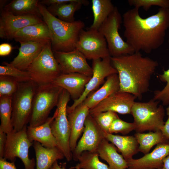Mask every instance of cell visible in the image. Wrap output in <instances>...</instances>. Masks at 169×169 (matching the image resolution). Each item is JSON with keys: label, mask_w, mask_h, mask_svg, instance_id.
I'll list each match as a JSON object with an SVG mask.
<instances>
[{"label": "cell", "mask_w": 169, "mask_h": 169, "mask_svg": "<svg viewBox=\"0 0 169 169\" xmlns=\"http://www.w3.org/2000/svg\"><path fill=\"white\" fill-rule=\"evenodd\" d=\"M135 8L122 16L126 42L135 52L142 51L149 54L163 44L169 28V8H160L155 14L142 18Z\"/></svg>", "instance_id": "cell-1"}, {"label": "cell", "mask_w": 169, "mask_h": 169, "mask_svg": "<svg viewBox=\"0 0 169 169\" xmlns=\"http://www.w3.org/2000/svg\"><path fill=\"white\" fill-rule=\"evenodd\" d=\"M112 65L117 72L119 91L130 93L141 100L149 90L150 80L158 66V62L140 52L111 57Z\"/></svg>", "instance_id": "cell-2"}, {"label": "cell", "mask_w": 169, "mask_h": 169, "mask_svg": "<svg viewBox=\"0 0 169 169\" xmlns=\"http://www.w3.org/2000/svg\"><path fill=\"white\" fill-rule=\"evenodd\" d=\"M38 8L49 29L53 51L67 52L74 49L84 23L80 20L72 22L62 21L52 15L39 1Z\"/></svg>", "instance_id": "cell-3"}, {"label": "cell", "mask_w": 169, "mask_h": 169, "mask_svg": "<svg viewBox=\"0 0 169 169\" xmlns=\"http://www.w3.org/2000/svg\"><path fill=\"white\" fill-rule=\"evenodd\" d=\"M38 86L32 80L19 82L18 89L12 98L11 121L14 131H19L27 127Z\"/></svg>", "instance_id": "cell-4"}, {"label": "cell", "mask_w": 169, "mask_h": 169, "mask_svg": "<svg viewBox=\"0 0 169 169\" xmlns=\"http://www.w3.org/2000/svg\"><path fill=\"white\" fill-rule=\"evenodd\" d=\"M160 101L153 99L146 102H135L131 114L134 118L137 132L161 131L165 122V110Z\"/></svg>", "instance_id": "cell-5"}, {"label": "cell", "mask_w": 169, "mask_h": 169, "mask_svg": "<svg viewBox=\"0 0 169 169\" xmlns=\"http://www.w3.org/2000/svg\"><path fill=\"white\" fill-rule=\"evenodd\" d=\"M63 90L53 83L38 86L33 99L29 126H38L46 121L51 110L57 106Z\"/></svg>", "instance_id": "cell-6"}, {"label": "cell", "mask_w": 169, "mask_h": 169, "mask_svg": "<svg viewBox=\"0 0 169 169\" xmlns=\"http://www.w3.org/2000/svg\"><path fill=\"white\" fill-rule=\"evenodd\" d=\"M38 85L52 83L62 73L52 49L51 41L45 46L26 69Z\"/></svg>", "instance_id": "cell-7"}, {"label": "cell", "mask_w": 169, "mask_h": 169, "mask_svg": "<svg viewBox=\"0 0 169 169\" xmlns=\"http://www.w3.org/2000/svg\"><path fill=\"white\" fill-rule=\"evenodd\" d=\"M70 98L69 93L63 89L56 106V116L50 124L58 147L62 151L68 161L73 158V153L69 145L71 129L67 111V105Z\"/></svg>", "instance_id": "cell-8"}, {"label": "cell", "mask_w": 169, "mask_h": 169, "mask_svg": "<svg viewBox=\"0 0 169 169\" xmlns=\"http://www.w3.org/2000/svg\"><path fill=\"white\" fill-rule=\"evenodd\" d=\"M122 23V18L116 7L102 23L98 30L107 42L110 56L116 57L134 53L133 49L122 38L119 29Z\"/></svg>", "instance_id": "cell-9"}, {"label": "cell", "mask_w": 169, "mask_h": 169, "mask_svg": "<svg viewBox=\"0 0 169 169\" xmlns=\"http://www.w3.org/2000/svg\"><path fill=\"white\" fill-rule=\"evenodd\" d=\"M27 128L17 132L13 130L7 134L3 157L11 162H14L16 157L19 158L24 164V169H35L34 158L30 159L29 157V149L33 145V142L28 138Z\"/></svg>", "instance_id": "cell-10"}, {"label": "cell", "mask_w": 169, "mask_h": 169, "mask_svg": "<svg viewBox=\"0 0 169 169\" xmlns=\"http://www.w3.org/2000/svg\"><path fill=\"white\" fill-rule=\"evenodd\" d=\"M75 49L88 59H102L110 56L105 38L98 30L88 28L82 30Z\"/></svg>", "instance_id": "cell-11"}, {"label": "cell", "mask_w": 169, "mask_h": 169, "mask_svg": "<svg viewBox=\"0 0 169 169\" xmlns=\"http://www.w3.org/2000/svg\"><path fill=\"white\" fill-rule=\"evenodd\" d=\"M92 60V76L86 84L84 91L80 97L74 100L71 106H67L68 114L82 103L90 93L97 89L103 83L106 78L112 74H117V71L112 65L110 56Z\"/></svg>", "instance_id": "cell-12"}, {"label": "cell", "mask_w": 169, "mask_h": 169, "mask_svg": "<svg viewBox=\"0 0 169 169\" xmlns=\"http://www.w3.org/2000/svg\"><path fill=\"white\" fill-rule=\"evenodd\" d=\"M0 37L12 40L15 33L27 26L44 22L42 17L33 15H15L3 8L1 9Z\"/></svg>", "instance_id": "cell-13"}, {"label": "cell", "mask_w": 169, "mask_h": 169, "mask_svg": "<svg viewBox=\"0 0 169 169\" xmlns=\"http://www.w3.org/2000/svg\"><path fill=\"white\" fill-rule=\"evenodd\" d=\"M104 132L90 114L86 117L82 137L73 152V158L78 161L79 157L84 151L96 152L105 139Z\"/></svg>", "instance_id": "cell-14"}, {"label": "cell", "mask_w": 169, "mask_h": 169, "mask_svg": "<svg viewBox=\"0 0 169 169\" xmlns=\"http://www.w3.org/2000/svg\"><path fill=\"white\" fill-rule=\"evenodd\" d=\"M53 52L62 74L79 73L92 76V68L84 55L77 49L67 52Z\"/></svg>", "instance_id": "cell-15"}, {"label": "cell", "mask_w": 169, "mask_h": 169, "mask_svg": "<svg viewBox=\"0 0 169 169\" xmlns=\"http://www.w3.org/2000/svg\"><path fill=\"white\" fill-rule=\"evenodd\" d=\"M136 98L130 93L118 91L90 109V114L92 115L96 113L111 111L123 115L131 114L132 107Z\"/></svg>", "instance_id": "cell-16"}, {"label": "cell", "mask_w": 169, "mask_h": 169, "mask_svg": "<svg viewBox=\"0 0 169 169\" xmlns=\"http://www.w3.org/2000/svg\"><path fill=\"white\" fill-rule=\"evenodd\" d=\"M169 156V143L159 144L142 157L127 161L128 169H162L163 160Z\"/></svg>", "instance_id": "cell-17"}, {"label": "cell", "mask_w": 169, "mask_h": 169, "mask_svg": "<svg viewBox=\"0 0 169 169\" xmlns=\"http://www.w3.org/2000/svg\"><path fill=\"white\" fill-rule=\"evenodd\" d=\"M50 41L19 42L20 46L19 53L10 64L20 70L26 71L46 44Z\"/></svg>", "instance_id": "cell-18"}, {"label": "cell", "mask_w": 169, "mask_h": 169, "mask_svg": "<svg viewBox=\"0 0 169 169\" xmlns=\"http://www.w3.org/2000/svg\"><path fill=\"white\" fill-rule=\"evenodd\" d=\"M91 77L79 73L61 74L52 83L66 90L74 100L83 94Z\"/></svg>", "instance_id": "cell-19"}, {"label": "cell", "mask_w": 169, "mask_h": 169, "mask_svg": "<svg viewBox=\"0 0 169 169\" xmlns=\"http://www.w3.org/2000/svg\"><path fill=\"white\" fill-rule=\"evenodd\" d=\"M90 110L82 103L67 114L71 129L69 145L72 153L76 147L77 141L83 132L85 120L90 114Z\"/></svg>", "instance_id": "cell-20"}, {"label": "cell", "mask_w": 169, "mask_h": 169, "mask_svg": "<svg viewBox=\"0 0 169 169\" xmlns=\"http://www.w3.org/2000/svg\"><path fill=\"white\" fill-rule=\"evenodd\" d=\"M55 111L53 116L49 117L44 124L38 126L27 127L26 132L28 138L32 142L36 141L47 148L58 147L57 141L52 132L50 124L56 115Z\"/></svg>", "instance_id": "cell-21"}, {"label": "cell", "mask_w": 169, "mask_h": 169, "mask_svg": "<svg viewBox=\"0 0 169 169\" xmlns=\"http://www.w3.org/2000/svg\"><path fill=\"white\" fill-rule=\"evenodd\" d=\"M120 89V81L117 74H112L107 78L102 86L96 91L90 93L82 103L90 109Z\"/></svg>", "instance_id": "cell-22"}, {"label": "cell", "mask_w": 169, "mask_h": 169, "mask_svg": "<svg viewBox=\"0 0 169 169\" xmlns=\"http://www.w3.org/2000/svg\"><path fill=\"white\" fill-rule=\"evenodd\" d=\"M105 138L114 145L127 161L133 158L139 151V145L134 136H120L104 132Z\"/></svg>", "instance_id": "cell-23"}, {"label": "cell", "mask_w": 169, "mask_h": 169, "mask_svg": "<svg viewBox=\"0 0 169 169\" xmlns=\"http://www.w3.org/2000/svg\"><path fill=\"white\" fill-rule=\"evenodd\" d=\"M33 146L35 154L36 169H49L55 161L65 157L57 147H45L36 141L33 142Z\"/></svg>", "instance_id": "cell-24"}, {"label": "cell", "mask_w": 169, "mask_h": 169, "mask_svg": "<svg viewBox=\"0 0 169 169\" xmlns=\"http://www.w3.org/2000/svg\"><path fill=\"white\" fill-rule=\"evenodd\" d=\"M13 39L19 42L51 40L49 29L44 21L21 28L15 33Z\"/></svg>", "instance_id": "cell-25"}, {"label": "cell", "mask_w": 169, "mask_h": 169, "mask_svg": "<svg viewBox=\"0 0 169 169\" xmlns=\"http://www.w3.org/2000/svg\"><path fill=\"white\" fill-rule=\"evenodd\" d=\"M117 147L105 138L100 143L97 152L99 156L107 162L109 169H126L127 161L117 152Z\"/></svg>", "instance_id": "cell-26"}, {"label": "cell", "mask_w": 169, "mask_h": 169, "mask_svg": "<svg viewBox=\"0 0 169 169\" xmlns=\"http://www.w3.org/2000/svg\"><path fill=\"white\" fill-rule=\"evenodd\" d=\"M89 3L86 0H74L68 3L54 4L47 8L53 16L58 17L59 19L67 22L74 21L75 13L83 5H87Z\"/></svg>", "instance_id": "cell-27"}, {"label": "cell", "mask_w": 169, "mask_h": 169, "mask_svg": "<svg viewBox=\"0 0 169 169\" xmlns=\"http://www.w3.org/2000/svg\"><path fill=\"white\" fill-rule=\"evenodd\" d=\"M91 3L94 20L89 28L98 30L113 11L115 6L110 0H92Z\"/></svg>", "instance_id": "cell-28"}, {"label": "cell", "mask_w": 169, "mask_h": 169, "mask_svg": "<svg viewBox=\"0 0 169 169\" xmlns=\"http://www.w3.org/2000/svg\"><path fill=\"white\" fill-rule=\"evenodd\" d=\"M134 136L139 145V151L144 155L149 153L151 148L156 145L169 143V140L163 136L161 131H150L147 133L137 132Z\"/></svg>", "instance_id": "cell-29"}, {"label": "cell", "mask_w": 169, "mask_h": 169, "mask_svg": "<svg viewBox=\"0 0 169 169\" xmlns=\"http://www.w3.org/2000/svg\"><path fill=\"white\" fill-rule=\"evenodd\" d=\"M39 2L38 0H13L3 8L15 15H33L42 17L38 8Z\"/></svg>", "instance_id": "cell-30"}, {"label": "cell", "mask_w": 169, "mask_h": 169, "mask_svg": "<svg viewBox=\"0 0 169 169\" xmlns=\"http://www.w3.org/2000/svg\"><path fill=\"white\" fill-rule=\"evenodd\" d=\"M13 96L0 97V131L7 134L13 130L11 117Z\"/></svg>", "instance_id": "cell-31"}, {"label": "cell", "mask_w": 169, "mask_h": 169, "mask_svg": "<svg viewBox=\"0 0 169 169\" xmlns=\"http://www.w3.org/2000/svg\"><path fill=\"white\" fill-rule=\"evenodd\" d=\"M99 156L97 151H84L78 158L79 163L73 168L79 169H109L108 166L100 161Z\"/></svg>", "instance_id": "cell-32"}, {"label": "cell", "mask_w": 169, "mask_h": 169, "mask_svg": "<svg viewBox=\"0 0 169 169\" xmlns=\"http://www.w3.org/2000/svg\"><path fill=\"white\" fill-rule=\"evenodd\" d=\"M3 64L4 65L0 66V76L12 77L18 82L31 80L28 72L20 70L5 62H3Z\"/></svg>", "instance_id": "cell-33"}, {"label": "cell", "mask_w": 169, "mask_h": 169, "mask_svg": "<svg viewBox=\"0 0 169 169\" xmlns=\"http://www.w3.org/2000/svg\"><path fill=\"white\" fill-rule=\"evenodd\" d=\"M97 125L105 132H109L113 121L119 118L117 113L111 111L98 112L91 115Z\"/></svg>", "instance_id": "cell-34"}, {"label": "cell", "mask_w": 169, "mask_h": 169, "mask_svg": "<svg viewBox=\"0 0 169 169\" xmlns=\"http://www.w3.org/2000/svg\"><path fill=\"white\" fill-rule=\"evenodd\" d=\"M158 78L161 81L166 84L162 90L154 92L153 99L161 102L163 105H169V68L167 70H164L162 74H159Z\"/></svg>", "instance_id": "cell-35"}, {"label": "cell", "mask_w": 169, "mask_h": 169, "mask_svg": "<svg viewBox=\"0 0 169 169\" xmlns=\"http://www.w3.org/2000/svg\"><path fill=\"white\" fill-rule=\"evenodd\" d=\"M19 83L12 77L0 76V97L13 96L18 89Z\"/></svg>", "instance_id": "cell-36"}, {"label": "cell", "mask_w": 169, "mask_h": 169, "mask_svg": "<svg viewBox=\"0 0 169 169\" xmlns=\"http://www.w3.org/2000/svg\"><path fill=\"white\" fill-rule=\"evenodd\" d=\"M136 126L134 122L129 123L121 119L119 117L115 120L111 125L109 131L110 134L120 133L126 135L133 130Z\"/></svg>", "instance_id": "cell-37"}, {"label": "cell", "mask_w": 169, "mask_h": 169, "mask_svg": "<svg viewBox=\"0 0 169 169\" xmlns=\"http://www.w3.org/2000/svg\"><path fill=\"white\" fill-rule=\"evenodd\" d=\"M129 5L139 9L142 7L146 11L152 6H158L160 8H169V0H128Z\"/></svg>", "instance_id": "cell-38"}, {"label": "cell", "mask_w": 169, "mask_h": 169, "mask_svg": "<svg viewBox=\"0 0 169 169\" xmlns=\"http://www.w3.org/2000/svg\"><path fill=\"white\" fill-rule=\"evenodd\" d=\"M166 114L168 116L167 119L162 127L161 131L163 136L168 140H169V105L166 109Z\"/></svg>", "instance_id": "cell-39"}, {"label": "cell", "mask_w": 169, "mask_h": 169, "mask_svg": "<svg viewBox=\"0 0 169 169\" xmlns=\"http://www.w3.org/2000/svg\"><path fill=\"white\" fill-rule=\"evenodd\" d=\"M13 47L11 45L7 43H4L0 45V55L5 56L8 55L11 52Z\"/></svg>", "instance_id": "cell-40"}, {"label": "cell", "mask_w": 169, "mask_h": 169, "mask_svg": "<svg viewBox=\"0 0 169 169\" xmlns=\"http://www.w3.org/2000/svg\"><path fill=\"white\" fill-rule=\"evenodd\" d=\"M0 169H17L14 162H8L5 158H0Z\"/></svg>", "instance_id": "cell-41"}, {"label": "cell", "mask_w": 169, "mask_h": 169, "mask_svg": "<svg viewBox=\"0 0 169 169\" xmlns=\"http://www.w3.org/2000/svg\"><path fill=\"white\" fill-rule=\"evenodd\" d=\"M7 134L0 131V158H3L4 147L7 140Z\"/></svg>", "instance_id": "cell-42"}, {"label": "cell", "mask_w": 169, "mask_h": 169, "mask_svg": "<svg viewBox=\"0 0 169 169\" xmlns=\"http://www.w3.org/2000/svg\"><path fill=\"white\" fill-rule=\"evenodd\" d=\"M66 162L60 163L59 164L58 161H55L49 169H66ZM75 169H79L78 168H73Z\"/></svg>", "instance_id": "cell-43"}, {"label": "cell", "mask_w": 169, "mask_h": 169, "mask_svg": "<svg viewBox=\"0 0 169 169\" xmlns=\"http://www.w3.org/2000/svg\"><path fill=\"white\" fill-rule=\"evenodd\" d=\"M163 163V165L162 169H169V156L164 159Z\"/></svg>", "instance_id": "cell-44"}, {"label": "cell", "mask_w": 169, "mask_h": 169, "mask_svg": "<svg viewBox=\"0 0 169 169\" xmlns=\"http://www.w3.org/2000/svg\"><path fill=\"white\" fill-rule=\"evenodd\" d=\"M168 42H169V40H168Z\"/></svg>", "instance_id": "cell-45"}]
</instances>
